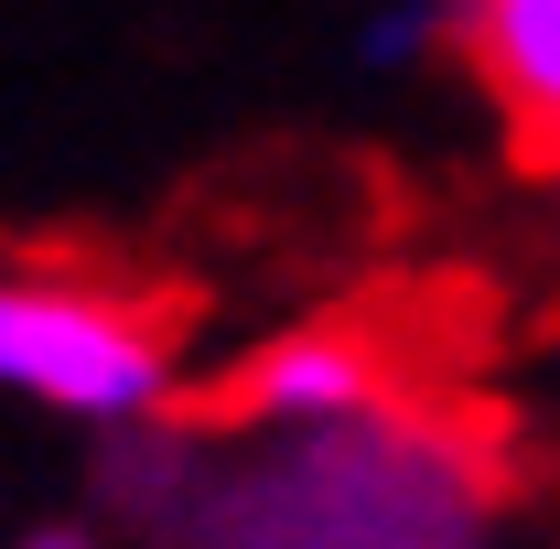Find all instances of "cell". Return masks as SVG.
<instances>
[{
  "mask_svg": "<svg viewBox=\"0 0 560 549\" xmlns=\"http://www.w3.org/2000/svg\"><path fill=\"white\" fill-rule=\"evenodd\" d=\"M475 464H453L377 399L355 420H313L291 464L237 484L206 517V549H475Z\"/></svg>",
  "mask_w": 560,
  "mask_h": 549,
  "instance_id": "1",
  "label": "cell"
},
{
  "mask_svg": "<svg viewBox=\"0 0 560 549\" xmlns=\"http://www.w3.org/2000/svg\"><path fill=\"white\" fill-rule=\"evenodd\" d=\"M0 388L97 431H140L173 399V335L97 280L0 270Z\"/></svg>",
  "mask_w": 560,
  "mask_h": 549,
  "instance_id": "2",
  "label": "cell"
},
{
  "mask_svg": "<svg viewBox=\"0 0 560 549\" xmlns=\"http://www.w3.org/2000/svg\"><path fill=\"white\" fill-rule=\"evenodd\" d=\"M442 11H453L464 55L486 75L517 162L560 173V0H442Z\"/></svg>",
  "mask_w": 560,
  "mask_h": 549,
  "instance_id": "3",
  "label": "cell"
},
{
  "mask_svg": "<svg viewBox=\"0 0 560 549\" xmlns=\"http://www.w3.org/2000/svg\"><path fill=\"white\" fill-rule=\"evenodd\" d=\"M377 399H388L377 344H366V335H335V324L280 335V344H259V355L237 366V420H280V431L355 420V410H377Z\"/></svg>",
  "mask_w": 560,
  "mask_h": 549,
  "instance_id": "4",
  "label": "cell"
},
{
  "mask_svg": "<svg viewBox=\"0 0 560 549\" xmlns=\"http://www.w3.org/2000/svg\"><path fill=\"white\" fill-rule=\"evenodd\" d=\"M22 549H97V539H86V528H33Z\"/></svg>",
  "mask_w": 560,
  "mask_h": 549,
  "instance_id": "5",
  "label": "cell"
}]
</instances>
